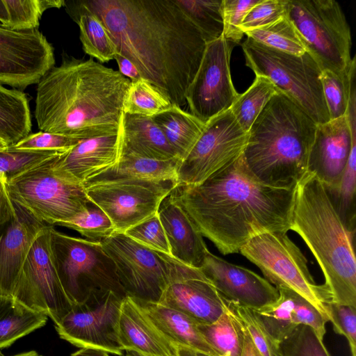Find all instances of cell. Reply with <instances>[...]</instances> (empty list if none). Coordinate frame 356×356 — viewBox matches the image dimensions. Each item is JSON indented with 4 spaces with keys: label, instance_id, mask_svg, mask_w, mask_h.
Instances as JSON below:
<instances>
[{
    "label": "cell",
    "instance_id": "6da1fadb",
    "mask_svg": "<svg viewBox=\"0 0 356 356\" xmlns=\"http://www.w3.org/2000/svg\"><path fill=\"white\" fill-rule=\"evenodd\" d=\"M104 25L117 52L181 108L207 46L175 0L74 1Z\"/></svg>",
    "mask_w": 356,
    "mask_h": 356
},
{
    "label": "cell",
    "instance_id": "7a4b0ae2",
    "mask_svg": "<svg viewBox=\"0 0 356 356\" xmlns=\"http://www.w3.org/2000/svg\"><path fill=\"white\" fill-rule=\"evenodd\" d=\"M175 200L203 236L224 255L236 253L251 238L290 229L296 188L265 185L248 170L242 154L197 185H178Z\"/></svg>",
    "mask_w": 356,
    "mask_h": 356
},
{
    "label": "cell",
    "instance_id": "3957f363",
    "mask_svg": "<svg viewBox=\"0 0 356 356\" xmlns=\"http://www.w3.org/2000/svg\"><path fill=\"white\" fill-rule=\"evenodd\" d=\"M131 81L92 58L63 52L37 83L34 116L41 131L83 140L118 134Z\"/></svg>",
    "mask_w": 356,
    "mask_h": 356
},
{
    "label": "cell",
    "instance_id": "277c9868",
    "mask_svg": "<svg viewBox=\"0 0 356 356\" xmlns=\"http://www.w3.org/2000/svg\"><path fill=\"white\" fill-rule=\"evenodd\" d=\"M316 125L278 89L248 132L242 154L248 170L265 185L296 188L307 172Z\"/></svg>",
    "mask_w": 356,
    "mask_h": 356
},
{
    "label": "cell",
    "instance_id": "5b68a950",
    "mask_svg": "<svg viewBox=\"0 0 356 356\" xmlns=\"http://www.w3.org/2000/svg\"><path fill=\"white\" fill-rule=\"evenodd\" d=\"M290 229L318 261L331 302L356 307L355 232L346 228L323 184L310 173L296 188Z\"/></svg>",
    "mask_w": 356,
    "mask_h": 356
},
{
    "label": "cell",
    "instance_id": "8992f818",
    "mask_svg": "<svg viewBox=\"0 0 356 356\" xmlns=\"http://www.w3.org/2000/svg\"><path fill=\"white\" fill-rule=\"evenodd\" d=\"M241 47L245 65L255 75L269 79L316 124L330 120L321 81L322 70L308 52L302 55L287 54L249 38Z\"/></svg>",
    "mask_w": 356,
    "mask_h": 356
},
{
    "label": "cell",
    "instance_id": "52a82bcc",
    "mask_svg": "<svg viewBox=\"0 0 356 356\" xmlns=\"http://www.w3.org/2000/svg\"><path fill=\"white\" fill-rule=\"evenodd\" d=\"M49 248L62 287L73 305L102 291L127 296L100 242L72 236L51 226Z\"/></svg>",
    "mask_w": 356,
    "mask_h": 356
},
{
    "label": "cell",
    "instance_id": "ba28073f",
    "mask_svg": "<svg viewBox=\"0 0 356 356\" xmlns=\"http://www.w3.org/2000/svg\"><path fill=\"white\" fill-rule=\"evenodd\" d=\"M286 16L321 70L341 72L350 66V29L337 1L288 0Z\"/></svg>",
    "mask_w": 356,
    "mask_h": 356
},
{
    "label": "cell",
    "instance_id": "9c48e42d",
    "mask_svg": "<svg viewBox=\"0 0 356 356\" xmlns=\"http://www.w3.org/2000/svg\"><path fill=\"white\" fill-rule=\"evenodd\" d=\"M277 288L291 289L311 302L329 321L326 304L331 301L323 284L318 285L310 273L307 260L299 248L282 232L257 235L239 251Z\"/></svg>",
    "mask_w": 356,
    "mask_h": 356
},
{
    "label": "cell",
    "instance_id": "30bf717a",
    "mask_svg": "<svg viewBox=\"0 0 356 356\" xmlns=\"http://www.w3.org/2000/svg\"><path fill=\"white\" fill-rule=\"evenodd\" d=\"M54 156L6 181L12 201L49 225L70 220L91 204L83 186L70 183L54 172Z\"/></svg>",
    "mask_w": 356,
    "mask_h": 356
},
{
    "label": "cell",
    "instance_id": "8fae6325",
    "mask_svg": "<svg viewBox=\"0 0 356 356\" xmlns=\"http://www.w3.org/2000/svg\"><path fill=\"white\" fill-rule=\"evenodd\" d=\"M177 186L172 181L117 177L90 181L83 187L90 201L110 218L115 232L124 233L156 213Z\"/></svg>",
    "mask_w": 356,
    "mask_h": 356
},
{
    "label": "cell",
    "instance_id": "7c38bea8",
    "mask_svg": "<svg viewBox=\"0 0 356 356\" xmlns=\"http://www.w3.org/2000/svg\"><path fill=\"white\" fill-rule=\"evenodd\" d=\"M100 243L115 265L126 296L137 300L158 302L169 282V264L165 254L149 249L121 232H115Z\"/></svg>",
    "mask_w": 356,
    "mask_h": 356
},
{
    "label": "cell",
    "instance_id": "4fadbf2b",
    "mask_svg": "<svg viewBox=\"0 0 356 356\" xmlns=\"http://www.w3.org/2000/svg\"><path fill=\"white\" fill-rule=\"evenodd\" d=\"M124 298L112 291L93 293L55 325L63 339L79 348H92L122 355L118 337L120 309Z\"/></svg>",
    "mask_w": 356,
    "mask_h": 356
},
{
    "label": "cell",
    "instance_id": "5bb4252c",
    "mask_svg": "<svg viewBox=\"0 0 356 356\" xmlns=\"http://www.w3.org/2000/svg\"><path fill=\"white\" fill-rule=\"evenodd\" d=\"M248 132L239 125L230 109L212 118L177 170L178 185H197L243 152Z\"/></svg>",
    "mask_w": 356,
    "mask_h": 356
},
{
    "label": "cell",
    "instance_id": "9a60e30c",
    "mask_svg": "<svg viewBox=\"0 0 356 356\" xmlns=\"http://www.w3.org/2000/svg\"><path fill=\"white\" fill-rule=\"evenodd\" d=\"M46 225L38 234L26 257L12 298L50 317L55 325L71 310L73 304L65 294L54 266Z\"/></svg>",
    "mask_w": 356,
    "mask_h": 356
},
{
    "label": "cell",
    "instance_id": "2e32d148",
    "mask_svg": "<svg viewBox=\"0 0 356 356\" xmlns=\"http://www.w3.org/2000/svg\"><path fill=\"white\" fill-rule=\"evenodd\" d=\"M234 45L223 35L207 43L198 70L187 90L190 113L204 124L229 110L239 95L230 73Z\"/></svg>",
    "mask_w": 356,
    "mask_h": 356
},
{
    "label": "cell",
    "instance_id": "e0dca14e",
    "mask_svg": "<svg viewBox=\"0 0 356 356\" xmlns=\"http://www.w3.org/2000/svg\"><path fill=\"white\" fill-rule=\"evenodd\" d=\"M54 66V47L38 29L15 31L0 23V83L23 91Z\"/></svg>",
    "mask_w": 356,
    "mask_h": 356
},
{
    "label": "cell",
    "instance_id": "ac0fdd59",
    "mask_svg": "<svg viewBox=\"0 0 356 356\" xmlns=\"http://www.w3.org/2000/svg\"><path fill=\"white\" fill-rule=\"evenodd\" d=\"M169 282L158 302L186 315L197 324L215 322L225 311L223 298L200 268L165 254Z\"/></svg>",
    "mask_w": 356,
    "mask_h": 356
},
{
    "label": "cell",
    "instance_id": "d6986e66",
    "mask_svg": "<svg viewBox=\"0 0 356 356\" xmlns=\"http://www.w3.org/2000/svg\"><path fill=\"white\" fill-rule=\"evenodd\" d=\"M356 93L351 92L346 115L316 125L307 172L327 188L335 187L356 144Z\"/></svg>",
    "mask_w": 356,
    "mask_h": 356
},
{
    "label": "cell",
    "instance_id": "ffe728a7",
    "mask_svg": "<svg viewBox=\"0 0 356 356\" xmlns=\"http://www.w3.org/2000/svg\"><path fill=\"white\" fill-rule=\"evenodd\" d=\"M225 300L257 310L276 301L278 289L265 278L208 251L199 268Z\"/></svg>",
    "mask_w": 356,
    "mask_h": 356
},
{
    "label": "cell",
    "instance_id": "44dd1931",
    "mask_svg": "<svg viewBox=\"0 0 356 356\" xmlns=\"http://www.w3.org/2000/svg\"><path fill=\"white\" fill-rule=\"evenodd\" d=\"M120 159V134L81 140L52 158L54 172L79 186L115 165Z\"/></svg>",
    "mask_w": 356,
    "mask_h": 356
},
{
    "label": "cell",
    "instance_id": "7402d4cb",
    "mask_svg": "<svg viewBox=\"0 0 356 356\" xmlns=\"http://www.w3.org/2000/svg\"><path fill=\"white\" fill-rule=\"evenodd\" d=\"M15 205V216L0 225V297L13 296L31 246L46 226L26 209Z\"/></svg>",
    "mask_w": 356,
    "mask_h": 356
},
{
    "label": "cell",
    "instance_id": "603a6c76",
    "mask_svg": "<svg viewBox=\"0 0 356 356\" xmlns=\"http://www.w3.org/2000/svg\"><path fill=\"white\" fill-rule=\"evenodd\" d=\"M279 297L274 302L254 310L264 327L279 344L299 325H309L321 340L328 321L307 300L294 291L277 288Z\"/></svg>",
    "mask_w": 356,
    "mask_h": 356
},
{
    "label": "cell",
    "instance_id": "cb8c5ba5",
    "mask_svg": "<svg viewBox=\"0 0 356 356\" xmlns=\"http://www.w3.org/2000/svg\"><path fill=\"white\" fill-rule=\"evenodd\" d=\"M157 213L169 244L170 255L199 268L209 250L195 223L172 193L161 202Z\"/></svg>",
    "mask_w": 356,
    "mask_h": 356
},
{
    "label": "cell",
    "instance_id": "d4e9b609",
    "mask_svg": "<svg viewBox=\"0 0 356 356\" xmlns=\"http://www.w3.org/2000/svg\"><path fill=\"white\" fill-rule=\"evenodd\" d=\"M118 337L124 350L147 356H178L177 347L156 327L134 299L122 303Z\"/></svg>",
    "mask_w": 356,
    "mask_h": 356
},
{
    "label": "cell",
    "instance_id": "484cf974",
    "mask_svg": "<svg viewBox=\"0 0 356 356\" xmlns=\"http://www.w3.org/2000/svg\"><path fill=\"white\" fill-rule=\"evenodd\" d=\"M119 134L120 157L132 155L156 160L179 157L152 117L123 113Z\"/></svg>",
    "mask_w": 356,
    "mask_h": 356
},
{
    "label": "cell",
    "instance_id": "4316f807",
    "mask_svg": "<svg viewBox=\"0 0 356 356\" xmlns=\"http://www.w3.org/2000/svg\"><path fill=\"white\" fill-rule=\"evenodd\" d=\"M134 301L161 334L177 347L218 356L201 335L197 324L186 315L156 302Z\"/></svg>",
    "mask_w": 356,
    "mask_h": 356
},
{
    "label": "cell",
    "instance_id": "83f0119b",
    "mask_svg": "<svg viewBox=\"0 0 356 356\" xmlns=\"http://www.w3.org/2000/svg\"><path fill=\"white\" fill-rule=\"evenodd\" d=\"M152 118L181 159L191 151L205 126L190 112L173 104Z\"/></svg>",
    "mask_w": 356,
    "mask_h": 356
},
{
    "label": "cell",
    "instance_id": "f1b7e54d",
    "mask_svg": "<svg viewBox=\"0 0 356 356\" xmlns=\"http://www.w3.org/2000/svg\"><path fill=\"white\" fill-rule=\"evenodd\" d=\"M64 7L79 27V38L84 52L100 63L114 59L115 45L102 22L92 13L77 6L74 1H65Z\"/></svg>",
    "mask_w": 356,
    "mask_h": 356
},
{
    "label": "cell",
    "instance_id": "f546056e",
    "mask_svg": "<svg viewBox=\"0 0 356 356\" xmlns=\"http://www.w3.org/2000/svg\"><path fill=\"white\" fill-rule=\"evenodd\" d=\"M32 127L29 102L26 94L0 83V138L14 145L30 134Z\"/></svg>",
    "mask_w": 356,
    "mask_h": 356
},
{
    "label": "cell",
    "instance_id": "4dcf8cb0",
    "mask_svg": "<svg viewBox=\"0 0 356 356\" xmlns=\"http://www.w3.org/2000/svg\"><path fill=\"white\" fill-rule=\"evenodd\" d=\"M181 160L179 157L156 160L132 155L121 156L115 165L90 181L134 177L177 183V170Z\"/></svg>",
    "mask_w": 356,
    "mask_h": 356
},
{
    "label": "cell",
    "instance_id": "1f68e13d",
    "mask_svg": "<svg viewBox=\"0 0 356 356\" xmlns=\"http://www.w3.org/2000/svg\"><path fill=\"white\" fill-rule=\"evenodd\" d=\"M48 316L12 297H0V350L44 326Z\"/></svg>",
    "mask_w": 356,
    "mask_h": 356
},
{
    "label": "cell",
    "instance_id": "d6a6232c",
    "mask_svg": "<svg viewBox=\"0 0 356 356\" xmlns=\"http://www.w3.org/2000/svg\"><path fill=\"white\" fill-rule=\"evenodd\" d=\"M197 327L218 356H241L243 342V327L226 305L225 311L215 322L197 324Z\"/></svg>",
    "mask_w": 356,
    "mask_h": 356
},
{
    "label": "cell",
    "instance_id": "836d02e7",
    "mask_svg": "<svg viewBox=\"0 0 356 356\" xmlns=\"http://www.w3.org/2000/svg\"><path fill=\"white\" fill-rule=\"evenodd\" d=\"M277 91V88L269 79L255 75L248 89L238 95L229 109L245 132H248L258 115Z\"/></svg>",
    "mask_w": 356,
    "mask_h": 356
},
{
    "label": "cell",
    "instance_id": "e575fe53",
    "mask_svg": "<svg viewBox=\"0 0 356 356\" xmlns=\"http://www.w3.org/2000/svg\"><path fill=\"white\" fill-rule=\"evenodd\" d=\"M325 188L344 225L349 231L355 232L356 144L352 147L338 184L332 188Z\"/></svg>",
    "mask_w": 356,
    "mask_h": 356
},
{
    "label": "cell",
    "instance_id": "d590c367",
    "mask_svg": "<svg viewBox=\"0 0 356 356\" xmlns=\"http://www.w3.org/2000/svg\"><path fill=\"white\" fill-rule=\"evenodd\" d=\"M355 56L350 66L341 72L322 70L321 81L330 120L346 115L350 93L355 86Z\"/></svg>",
    "mask_w": 356,
    "mask_h": 356
},
{
    "label": "cell",
    "instance_id": "8d00e7d4",
    "mask_svg": "<svg viewBox=\"0 0 356 356\" xmlns=\"http://www.w3.org/2000/svg\"><path fill=\"white\" fill-rule=\"evenodd\" d=\"M207 43L223 35L222 0H175Z\"/></svg>",
    "mask_w": 356,
    "mask_h": 356
},
{
    "label": "cell",
    "instance_id": "74e56055",
    "mask_svg": "<svg viewBox=\"0 0 356 356\" xmlns=\"http://www.w3.org/2000/svg\"><path fill=\"white\" fill-rule=\"evenodd\" d=\"M248 38L267 47L294 55L307 51L287 16L266 26L244 33Z\"/></svg>",
    "mask_w": 356,
    "mask_h": 356
},
{
    "label": "cell",
    "instance_id": "f35d334b",
    "mask_svg": "<svg viewBox=\"0 0 356 356\" xmlns=\"http://www.w3.org/2000/svg\"><path fill=\"white\" fill-rule=\"evenodd\" d=\"M172 106L156 87L140 79L131 81L123 104V113L153 117Z\"/></svg>",
    "mask_w": 356,
    "mask_h": 356
},
{
    "label": "cell",
    "instance_id": "ab89813d",
    "mask_svg": "<svg viewBox=\"0 0 356 356\" xmlns=\"http://www.w3.org/2000/svg\"><path fill=\"white\" fill-rule=\"evenodd\" d=\"M8 14L6 26L15 31L37 29L48 9L64 7V0H4Z\"/></svg>",
    "mask_w": 356,
    "mask_h": 356
},
{
    "label": "cell",
    "instance_id": "60d3db41",
    "mask_svg": "<svg viewBox=\"0 0 356 356\" xmlns=\"http://www.w3.org/2000/svg\"><path fill=\"white\" fill-rule=\"evenodd\" d=\"M223 299L227 309L244 327L263 356H282L279 344L268 333L254 309Z\"/></svg>",
    "mask_w": 356,
    "mask_h": 356
},
{
    "label": "cell",
    "instance_id": "b9f144b4",
    "mask_svg": "<svg viewBox=\"0 0 356 356\" xmlns=\"http://www.w3.org/2000/svg\"><path fill=\"white\" fill-rule=\"evenodd\" d=\"M58 225L73 229L86 239L96 242H101L115 233L110 218L92 202L85 211Z\"/></svg>",
    "mask_w": 356,
    "mask_h": 356
},
{
    "label": "cell",
    "instance_id": "7bdbcfd3",
    "mask_svg": "<svg viewBox=\"0 0 356 356\" xmlns=\"http://www.w3.org/2000/svg\"><path fill=\"white\" fill-rule=\"evenodd\" d=\"M58 153L60 152L17 149L11 145L0 149V179L6 181Z\"/></svg>",
    "mask_w": 356,
    "mask_h": 356
},
{
    "label": "cell",
    "instance_id": "ee69618b",
    "mask_svg": "<svg viewBox=\"0 0 356 356\" xmlns=\"http://www.w3.org/2000/svg\"><path fill=\"white\" fill-rule=\"evenodd\" d=\"M282 356H331L315 331L299 325L279 343Z\"/></svg>",
    "mask_w": 356,
    "mask_h": 356
},
{
    "label": "cell",
    "instance_id": "f6af8a7d",
    "mask_svg": "<svg viewBox=\"0 0 356 356\" xmlns=\"http://www.w3.org/2000/svg\"><path fill=\"white\" fill-rule=\"evenodd\" d=\"M124 233L149 249L170 254L169 244L158 213L130 227Z\"/></svg>",
    "mask_w": 356,
    "mask_h": 356
},
{
    "label": "cell",
    "instance_id": "bcb514c9",
    "mask_svg": "<svg viewBox=\"0 0 356 356\" xmlns=\"http://www.w3.org/2000/svg\"><path fill=\"white\" fill-rule=\"evenodd\" d=\"M288 0H259L245 16L241 30L243 33L269 25L286 16Z\"/></svg>",
    "mask_w": 356,
    "mask_h": 356
},
{
    "label": "cell",
    "instance_id": "7dc6e473",
    "mask_svg": "<svg viewBox=\"0 0 356 356\" xmlns=\"http://www.w3.org/2000/svg\"><path fill=\"white\" fill-rule=\"evenodd\" d=\"M334 332L346 338L351 356H356V307L329 302L325 306Z\"/></svg>",
    "mask_w": 356,
    "mask_h": 356
},
{
    "label": "cell",
    "instance_id": "c3c4849f",
    "mask_svg": "<svg viewBox=\"0 0 356 356\" xmlns=\"http://www.w3.org/2000/svg\"><path fill=\"white\" fill-rule=\"evenodd\" d=\"M259 0H222L223 36L234 44H238L244 33L241 23L249 10Z\"/></svg>",
    "mask_w": 356,
    "mask_h": 356
},
{
    "label": "cell",
    "instance_id": "681fc988",
    "mask_svg": "<svg viewBox=\"0 0 356 356\" xmlns=\"http://www.w3.org/2000/svg\"><path fill=\"white\" fill-rule=\"evenodd\" d=\"M81 140L75 138L58 134L39 131L30 134L14 145L17 149L47 150L65 152Z\"/></svg>",
    "mask_w": 356,
    "mask_h": 356
},
{
    "label": "cell",
    "instance_id": "f907efd6",
    "mask_svg": "<svg viewBox=\"0 0 356 356\" xmlns=\"http://www.w3.org/2000/svg\"><path fill=\"white\" fill-rule=\"evenodd\" d=\"M15 214V205L8 194L6 181L0 179V225Z\"/></svg>",
    "mask_w": 356,
    "mask_h": 356
},
{
    "label": "cell",
    "instance_id": "816d5d0a",
    "mask_svg": "<svg viewBox=\"0 0 356 356\" xmlns=\"http://www.w3.org/2000/svg\"><path fill=\"white\" fill-rule=\"evenodd\" d=\"M114 59L116 60L119 72L131 81H136L142 79L139 72L135 65L127 58L117 53Z\"/></svg>",
    "mask_w": 356,
    "mask_h": 356
},
{
    "label": "cell",
    "instance_id": "f5cc1de1",
    "mask_svg": "<svg viewBox=\"0 0 356 356\" xmlns=\"http://www.w3.org/2000/svg\"><path fill=\"white\" fill-rule=\"evenodd\" d=\"M242 327L243 330V342L241 356H263L254 344L248 332L243 325Z\"/></svg>",
    "mask_w": 356,
    "mask_h": 356
},
{
    "label": "cell",
    "instance_id": "db71d44e",
    "mask_svg": "<svg viewBox=\"0 0 356 356\" xmlns=\"http://www.w3.org/2000/svg\"><path fill=\"white\" fill-rule=\"evenodd\" d=\"M71 356H109L107 352L92 348H83Z\"/></svg>",
    "mask_w": 356,
    "mask_h": 356
},
{
    "label": "cell",
    "instance_id": "11a10c76",
    "mask_svg": "<svg viewBox=\"0 0 356 356\" xmlns=\"http://www.w3.org/2000/svg\"><path fill=\"white\" fill-rule=\"evenodd\" d=\"M178 356H212L188 348L177 347Z\"/></svg>",
    "mask_w": 356,
    "mask_h": 356
},
{
    "label": "cell",
    "instance_id": "9f6ffc18",
    "mask_svg": "<svg viewBox=\"0 0 356 356\" xmlns=\"http://www.w3.org/2000/svg\"><path fill=\"white\" fill-rule=\"evenodd\" d=\"M0 23L5 26L8 23V14L4 0H0Z\"/></svg>",
    "mask_w": 356,
    "mask_h": 356
},
{
    "label": "cell",
    "instance_id": "6f0895ef",
    "mask_svg": "<svg viewBox=\"0 0 356 356\" xmlns=\"http://www.w3.org/2000/svg\"><path fill=\"white\" fill-rule=\"evenodd\" d=\"M13 356H42L39 355L37 352L32 350L29 352H26L23 353H19Z\"/></svg>",
    "mask_w": 356,
    "mask_h": 356
},
{
    "label": "cell",
    "instance_id": "680465c9",
    "mask_svg": "<svg viewBox=\"0 0 356 356\" xmlns=\"http://www.w3.org/2000/svg\"><path fill=\"white\" fill-rule=\"evenodd\" d=\"M125 356H147V355L140 354V353H137L136 351L127 350H126V355Z\"/></svg>",
    "mask_w": 356,
    "mask_h": 356
},
{
    "label": "cell",
    "instance_id": "91938a15",
    "mask_svg": "<svg viewBox=\"0 0 356 356\" xmlns=\"http://www.w3.org/2000/svg\"><path fill=\"white\" fill-rule=\"evenodd\" d=\"M0 356H3V354L1 353V350H0Z\"/></svg>",
    "mask_w": 356,
    "mask_h": 356
}]
</instances>
